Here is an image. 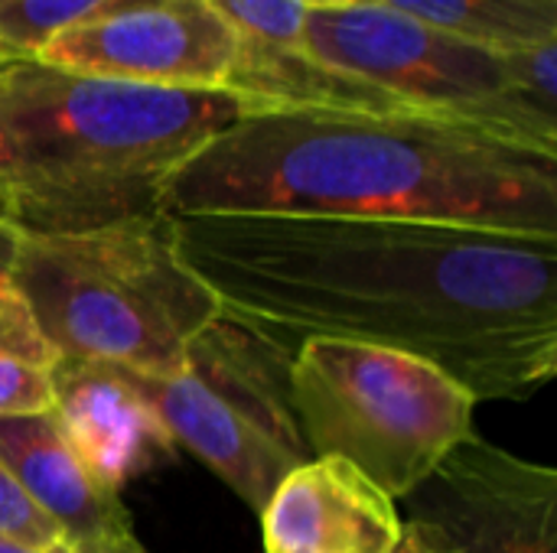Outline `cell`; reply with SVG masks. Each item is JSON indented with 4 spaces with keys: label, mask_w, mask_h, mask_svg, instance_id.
Listing matches in <instances>:
<instances>
[{
    "label": "cell",
    "mask_w": 557,
    "mask_h": 553,
    "mask_svg": "<svg viewBox=\"0 0 557 553\" xmlns=\"http://www.w3.org/2000/svg\"><path fill=\"white\" fill-rule=\"evenodd\" d=\"M173 231L222 313L287 349L385 345L476 401H525L555 381V238L326 215H183Z\"/></svg>",
    "instance_id": "obj_1"
},
{
    "label": "cell",
    "mask_w": 557,
    "mask_h": 553,
    "mask_svg": "<svg viewBox=\"0 0 557 553\" xmlns=\"http://www.w3.org/2000/svg\"><path fill=\"white\" fill-rule=\"evenodd\" d=\"M163 212L411 218L557 241V153L411 111H258L173 176Z\"/></svg>",
    "instance_id": "obj_2"
},
{
    "label": "cell",
    "mask_w": 557,
    "mask_h": 553,
    "mask_svg": "<svg viewBox=\"0 0 557 553\" xmlns=\"http://www.w3.org/2000/svg\"><path fill=\"white\" fill-rule=\"evenodd\" d=\"M258 114L222 88H160L20 59L0 75V222L78 235L163 212L173 176Z\"/></svg>",
    "instance_id": "obj_3"
},
{
    "label": "cell",
    "mask_w": 557,
    "mask_h": 553,
    "mask_svg": "<svg viewBox=\"0 0 557 553\" xmlns=\"http://www.w3.org/2000/svg\"><path fill=\"white\" fill-rule=\"evenodd\" d=\"M10 280L59 359L157 375L222 316L170 215L78 235H20Z\"/></svg>",
    "instance_id": "obj_4"
},
{
    "label": "cell",
    "mask_w": 557,
    "mask_h": 553,
    "mask_svg": "<svg viewBox=\"0 0 557 553\" xmlns=\"http://www.w3.org/2000/svg\"><path fill=\"white\" fill-rule=\"evenodd\" d=\"M290 394L310 456H336L405 502L473 430L476 398L437 365L385 345L307 339Z\"/></svg>",
    "instance_id": "obj_5"
},
{
    "label": "cell",
    "mask_w": 557,
    "mask_h": 553,
    "mask_svg": "<svg viewBox=\"0 0 557 553\" xmlns=\"http://www.w3.org/2000/svg\"><path fill=\"white\" fill-rule=\"evenodd\" d=\"M290 365L294 349L222 313L173 368L127 375L170 440L261 515L281 479L313 460L294 411Z\"/></svg>",
    "instance_id": "obj_6"
},
{
    "label": "cell",
    "mask_w": 557,
    "mask_h": 553,
    "mask_svg": "<svg viewBox=\"0 0 557 553\" xmlns=\"http://www.w3.org/2000/svg\"><path fill=\"white\" fill-rule=\"evenodd\" d=\"M304 42L320 62L408 111L557 153V121L516 91L503 52L441 33L385 3L307 10Z\"/></svg>",
    "instance_id": "obj_7"
},
{
    "label": "cell",
    "mask_w": 557,
    "mask_h": 553,
    "mask_svg": "<svg viewBox=\"0 0 557 553\" xmlns=\"http://www.w3.org/2000/svg\"><path fill=\"white\" fill-rule=\"evenodd\" d=\"M33 59L98 78L225 91L235 33L209 0H114Z\"/></svg>",
    "instance_id": "obj_8"
},
{
    "label": "cell",
    "mask_w": 557,
    "mask_h": 553,
    "mask_svg": "<svg viewBox=\"0 0 557 553\" xmlns=\"http://www.w3.org/2000/svg\"><path fill=\"white\" fill-rule=\"evenodd\" d=\"M405 508L408 521L454 553H557V469L476 433L405 499Z\"/></svg>",
    "instance_id": "obj_9"
},
{
    "label": "cell",
    "mask_w": 557,
    "mask_h": 553,
    "mask_svg": "<svg viewBox=\"0 0 557 553\" xmlns=\"http://www.w3.org/2000/svg\"><path fill=\"white\" fill-rule=\"evenodd\" d=\"M235 33L225 91L258 111H408L379 88L320 62L304 42L300 0H209ZM418 114V111H411Z\"/></svg>",
    "instance_id": "obj_10"
},
{
    "label": "cell",
    "mask_w": 557,
    "mask_h": 553,
    "mask_svg": "<svg viewBox=\"0 0 557 553\" xmlns=\"http://www.w3.org/2000/svg\"><path fill=\"white\" fill-rule=\"evenodd\" d=\"M52 414L85 469L117 495L176 450L150 401L114 365L59 359L52 368Z\"/></svg>",
    "instance_id": "obj_11"
},
{
    "label": "cell",
    "mask_w": 557,
    "mask_h": 553,
    "mask_svg": "<svg viewBox=\"0 0 557 553\" xmlns=\"http://www.w3.org/2000/svg\"><path fill=\"white\" fill-rule=\"evenodd\" d=\"M401 528L398 502L336 456L287 473L261 508L264 553H392Z\"/></svg>",
    "instance_id": "obj_12"
},
{
    "label": "cell",
    "mask_w": 557,
    "mask_h": 553,
    "mask_svg": "<svg viewBox=\"0 0 557 553\" xmlns=\"http://www.w3.org/2000/svg\"><path fill=\"white\" fill-rule=\"evenodd\" d=\"M0 463L62 531L65 544L127 531L117 492L104 489L69 447L55 414L0 417Z\"/></svg>",
    "instance_id": "obj_13"
},
{
    "label": "cell",
    "mask_w": 557,
    "mask_h": 553,
    "mask_svg": "<svg viewBox=\"0 0 557 553\" xmlns=\"http://www.w3.org/2000/svg\"><path fill=\"white\" fill-rule=\"evenodd\" d=\"M441 33L493 52L557 39V0H382Z\"/></svg>",
    "instance_id": "obj_14"
},
{
    "label": "cell",
    "mask_w": 557,
    "mask_h": 553,
    "mask_svg": "<svg viewBox=\"0 0 557 553\" xmlns=\"http://www.w3.org/2000/svg\"><path fill=\"white\" fill-rule=\"evenodd\" d=\"M114 0H3L0 46L20 59H33L52 36L88 20Z\"/></svg>",
    "instance_id": "obj_15"
},
{
    "label": "cell",
    "mask_w": 557,
    "mask_h": 553,
    "mask_svg": "<svg viewBox=\"0 0 557 553\" xmlns=\"http://www.w3.org/2000/svg\"><path fill=\"white\" fill-rule=\"evenodd\" d=\"M0 538L36 551L65 548L62 531L39 512V505L26 495V489L13 479V473L3 463H0Z\"/></svg>",
    "instance_id": "obj_16"
},
{
    "label": "cell",
    "mask_w": 557,
    "mask_h": 553,
    "mask_svg": "<svg viewBox=\"0 0 557 553\" xmlns=\"http://www.w3.org/2000/svg\"><path fill=\"white\" fill-rule=\"evenodd\" d=\"M0 352L3 355H16L23 362H33L39 368H55L59 355L49 345V339L42 336V329L36 326L26 300L20 297L16 284L7 277H0Z\"/></svg>",
    "instance_id": "obj_17"
},
{
    "label": "cell",
    "mask_w": 557,
    "mask_h": 553,
    "mask_svg": "<svg viewBox=\"0 0 557 553\" xmlns=\"http://www.w3.org/2000/svg\"><path fill=\"white\" fill-rule=\"evenodd\" d=\"M516 91L557 121V39L503 52Z\"/></svg>",
    "instance_id": "obj_18"
},
{
    "label": "cell",
    "mask_w": 557,
    "mask_h": 553,
    "mask_svg": "<svg viewBox=\"0 0 557 553\" xmlns=\"http://www.w3.org/2000/svg\"><path fill=\"white\" fill-rule=\"evenodd\" d=\"M52 411V372L0 352V417Z\"/></svg>",
    "instance_id": "obj_19"
},
{
    "label": "cell",
    "mask_w": 557,
    "mask_h": 553,
    "mask_svg": "<svg viewBox=\"0 0 557 553\" xmlns=\"http://www.w3.org/2000/svg\"><path fill=\"white\" fill-rule=\"evenodd\" d=\"M65 553H147L144 544L134 538V531H114L95 541H82V544H65Z\"/></svg>",
    "instance_id": "obj_20"
},
{
    "label": "cell",
    "mask_w": 557,
    "mask_h": 553,
    "mask_svg": "<svg viewBox=\"0 0 557 553\" xmlns=\"http://www.w3.org/2000/svg\"><path fill=\"white\" fill-rule=\"evenodd\" d=\"M392 553H454L450 548H444L431 531H424L421 525L408 521L405 518V528H401V538L398 544L392 548Z\"/></svg>",
    "instance_id": "obj_21"
},
{
    "label": "cell",
    "mask_w": 557,
    "mask_h": 553,
    "mask_svg": "<svg viewBox=\"0 0 557 553\" xmlns=\"http://www.w3.org/2000/svg\"><path fill=\"white\" fill-rule=\"evenodd\" d=\"M16 241H20V231H13L7 222H0V277L10 274V264H13V254H16Z\"/></svg>",
    "instance_id": "obj_22"
},
{
    "label": "cell",
    "mask_w": 557,
    "mask_h": 553,
    "mask_svg": "<svg viewBox=\"0 0 557 553\" xmlns=\"http://www.w3.org/2000/svg\"><path fill=\"white\" fill-rule=\"evenodd\" d=\"M307 10H336V7H366V3H382V0H300Z\"/></svg>",
    "instance_id": "obj_23"
},
{
    "label": "cell",
    "mask_w": 557,
    "mask_h": 553,
    "mask_svg": "<svg viewBox=\"0 0 557 553\" xmlns=\"http://www.w3.org/2000/svg\"><path fill=\"white\" fill-rule=\"evenodd\" d=\"M0 553H65V548H59V551H36V548H26V544L0 538Z\"/></svg>",
    "instance_id": "obj_24"
},
{
    "label": "cell",
    "mask_w": 557,
    "mask_h": 553,
    "mask_svg": "<svg viewBox=\"0 0 557 553\" xmlns=\"http://www.w3.org/2000/svg\"><path fill=\"white\" fill-rule=\"evenodd\" d=\"M20 62V55H13V52H7L3 46H0V75L7 72V68H13Z\"/></svg>",
    "instance_id": "obj_25"
},
{
    "label": "cell",
    "mask_w": 557,
    "mask_h": 553,
    "mask_svg": "<svg viewBox=\"0 0 557 553\" xmlns=\"http://www.w3.org/2000/svg\"><path fill=\"white\" fill-rule=\"evenodd\" d=\"M0 3H3V0H0Z\"/></svg>",
    "instance_id": "obj_26"
}]
</instances>
